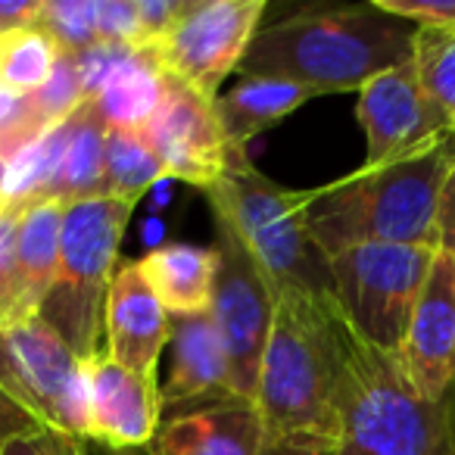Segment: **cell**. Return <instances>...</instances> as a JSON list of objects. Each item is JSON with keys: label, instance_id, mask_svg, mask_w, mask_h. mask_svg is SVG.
I'll use <instances>...</instances> for the list:
<instances>
[{"label": "cell", "instance_id": "cell-1", "mask_svg": "<svg viewBox=\"0 0 455 455\" xmlns=\"http://www.w3.org/2000/svg\"><path fill=\"white\" fill-rule=\"evenodd\" d=\"M455 169V132L405 153L306 190V225L324 256L365 243L440 247V196Z\"/></svg>", "mask_w": 455, "mask_h": 455}, {"label": "cell", "instance_id": "cell-2", "mask_svg": "<svg viewBox=\"0 0 455 455\" xmlns=\"http://www.w3.org/2000/svg\"><path fill=\"white\" fill-rule=\"evenodd\" d=\"M415 32L378 4L299 13L256 32L241 76L284 78L318 94L362 91L380 72L411 63Z\"/></svg>", "mask_w": 455, "mask_h": 455}, {"label": "cell", "instance_id": "cell-3", "mask_svg": "<svg viewBox=\"0 0 455 455\" xmlns=\"http://www.w3.org/2000/svg\"><path fill=\"white\" fill-rule=\"evenodd\" d=\"M347 359L349 324L334 297L278 291L253 399L266 436L309 434L334 440Z\"/></svg>", "mask_w": 455, "mask_h": 455}, {"label": "cell", "instance_id": "cell-4", "mask_svg": "<svg viewBox=\"0 0 455 455\" xmlns=\"http://www.w3.org/2000/svg\"><path fill=\"white\" fill-rule=\"evenodd\" d=\"M206 196L215 221L247 247L275 291L331 297L328 256L306 225V190L281 188L250 163L247 150H235Z\"/></svg>", "mask_w": 455, "mask_h": 455}, {"label": "cell", "instance_id": "cell-5", "mask_svg": "<svg viewBox=\"0 0 455 455\" xmlns=\"http://www.w3.org/2000/svg\"><path fill=\"white\" fill-rule=\"evenodd\" d=\"M334 455H449L443 405L424 399L387 355L353 334Z\"/></svg>", "mask_w": 455, "mask_h": 455}, {"label": "cell", "instance_id": "cell-6", "mask_svg": "<svg viewBox=\"0 0 455 455\" xmlns=\"http://www.w3.org/2000/svg\"><path fill=\"white\" fill-rule=\"evenodd\" d=\"M132 209V203L116 196L66 203L57 278L38 315L82 362L103 353L109 281Z\"/></svg>", "mask_w": 455, "mask_h": 455}, {"label": "cell", "instance_id": "cell-7", "mask_svg": "<svg viewBox=\"0 0 455 455\" xmlns=\"http://www.w3.org/2000/svg\"><path fill=\"white\" fill-rule=\"evenodd\" d=\"M440 247L365 243L328 256L331 297L355 337L396 355Z\"/></svg>", "mask_w": 455, "mask_h": 455}, {"label": "cell", "instance_id": "cell-8", "mask_svg": "<svg viewBox=\"0 0 455 455\" xmlns=\"http://www.w3.org/2000/svg\"><path fill=\"white\" fill-rule=\"evenodd\" d=\"M0 387L44 427L91 440V368L41 315L0 322Z\"/></svg>", "mask_w": 455, "mask_h": 455}, {"label": "cell", "instance_id": "cell-9", "mask_svg": "<svg viewBox=\"0 0 455 455\" xmlns=\"http://www.w3.org/2000/svg\"><path fill=\"white\" fill-rule=\"evenodd\" d=\"M212 247L219 253V272H215L209 312H212L228 355L231 393L253 403L259 390L262 355H266V343L272 334L278 291L259 262L221 221H215Z\"/></svg>", "mask_w": 455, "mask_h": 455}, {"label": "cell", "instance_id": "cell-10", "mask_svg": "<svg viewBox=\"0 0 455 455\" xmlns=\"http://www.w3.org/2000/svg\"><path fill=\"white\" fill-rule=\"evenodd\" d=\"M262 13L266 0H188L181 20L147 51L169 78L215 100L228 72L241 69Z\"/></svg>", "mask_w": 455, "mask_h": 455}, {"label": "cell", "instance_id": "cell-11", "mask_svg": "<svg viewBox=\"0 0 455 455\" xmlns=\"http://www.w3.org/2000/svg\"><path fill=\"white\" fill-rule=\"evenodd\" d=\"M140 138L159 159L165 178H178L200 190H209L228 169L235 147L221 132L215 100L190 91L188 84L165 76V100Z\"/></svg>", "mask_w": 455, "mask_h": 455}, {"label": "cell", "instance_id": "cell-12", "mask_svg": "<svg viewBox=\"0 0 455 455\" xmlns=\"http://www.w3.org/2000/svg\"><path fill=\"white\" fill-rule=\"evenodd\" d=\"M359 122L365 132V169L403 159L449 132L424 97L411 63L380 72L359 91Z\"/></svg>", "mask_w": 455, "mask_h": 455}, {"label": "cell", "instance_id": "cell-13", "mask_svg": "<svg viewBox=\"0 0 455 455\" xmlns=\"http://www.w3.org/2000/svg\"><path fill=\"white\" fill-rule=\"evenodd\" d=\"M396 362L424 399L440 403L455 374V259L443 250L434 256Z\"/></svg>", "mask_w": 455, "mask_h": 455}, {"label": "cell", "instance_id": "cell-14", "mask_svg": "<svg viewBox=\"0 0 455 455\" xmlns=\"http://www.w3.org/2000/svg\"><path fill=\"white\" fill-rule=\"evenodd\" d=\"M172 315L147 278L138 259L116 266L107 297V349L103 353L119 365L132 368L147 380H156V365L169 347Z\"/></svg>", "mask_w": 455, "mask_h": 455}, {"label": "cell", "instance_id": "cell-15", "mask_svg": "<svg viewBox=\"0 0 455 455\" xmlns=\"http://www.w3.org/2000/svg\"><path fill=\"white\" fill-rule=\"evenodd\" d=\"M91 368V440L116 449L150 446L159 430V384L100 353Z\"/></svg>", "mask_w": 455, "mask_h": 455}, {"label": "cell", "instance_id": "cell-16", "mask_svg": "<svg viewBox=\"0 0 455 455\" xmlns=\"http://www.w3.org/2000/svg\"><path fill=\"white\" fill-rule=\"evenodd\" d=\"M169 368L165 384L159 390L163 409H178L203 399V405L237 399L231 393V374H228V355L221 347L219 328L212 312L196 315H172L169 334Z\"/></svg>", "mask_w": 455, "mask_h": 455}, {"label": "cell", "instance_id": "cell-17", "mask_svg": "<svg viewBox=\"0 0 455 455\" xmlns=\"http://www.w3.org/2000/svg\"><path fill=\"white\" fill-rule=\"evenodd\" d=\"M266 440V424L247 399L200 405L159 424L153 455H256Z\"/></svg>", "mask_w": 455, "mask_h": 455}, {"label": "cell", "instance_id": "cell-18", "mask_svg": "<svg viewBox=\"0 0 455 455\" xmlns=\"http://www.w3.org/2000/svg\"><path fill=\"white\" fill-rule=\"evenodd\" d=\"M315 97L322 94L297 82L243 76L228 94L215 97V113H219L228 144L235 147V150H247L250 138L268 132L272 125H278L281 119L297 113L303 103L315 100Z\"/></svg>", "mask_w": 455, "mask_h": 455}, {"label": "cell", "instance_id": "cell-19", "mask_svg": "<svg viewBox=\"0 0 455 455\" xmlns=\"http://www.w3.org/2000/svg\"><path fill=\"white\" fill-rule=\"evenodd\" d=\"M138 266L169 315L209 312L215 272H219L215 247L165 243V247L147 253L144 259H138Z\"/></svg>", "mask_w": 455, "mask_h": 455}, {"label": "cell", "instance_id": "cell-20", "mask_svg": "<svg viewBox=\"0 0 455 455\" xmlns=\"http://www.w3.org/2000/svg\"><path fill=\"white\" fill-rule=\"evenodd\" d=\"M63 200L28 203L20 212L16 228V256H20L22 299L32 315H38L47 293L57 278L60 266V237H63Z\"/></svg>", "mask_w": 455, "mask_h": 455}, {"label": "cell", "instance_id": "cell-21", "mask_svg": "<svg viewBox=\"0 0 455 455\" xmlns=\"http://www.w3.org/2000/svg\"><path fill=\"white\" fill-rule=\"evenodd\" d=\"M165 100V72L156 66L153 53L144 47L138 60L119 69L100 94L94 97V107L107 128L113 132H140L156 116Z\"/></svg>", "mask_w": 455, "mask_h": 455}, {"label": "cell", "instance_id": "cell-22", "mask_svg": "<svg viewBox=\"0 0 455 455\" xmlns=\"http://www.w3.org/2000/svg\"><path fill=\"white\" fill-rule=\"evenodd\" d=\"M107 122L100 119L94 100L82 103L69 116V134H66V156L60 172L53 200L76 203L107 194V169H103V147H107Z\"/></svg>", "mask_w": 455, "mask_h": 455}, {"label": "cell", "instance_id": "cell-23", "mask_svg": "<svg viewBox=\"0 0 455 455\" xmlns=\"http://www.w3.org/2000/svg\"><path fill=\"white\" fill-rule=\"evenodd\" d=\"M66 134H69V119L63 125L51 128L41 134L28 150H22L7 165V184H4V196L0 206H16L26 209L28 203L53 200L60 172H63L66 156Z\"/></svg>", "mask_w": 455, "mask_h": 455}, {"label": "cell", "instance_id": "cell-24", "mask_svg": "<svg viewBox=\"0 0 455 455\" xmlns=\"http://www.w3.org/2000/svg\"><path fill=\"white\" fill-rule=\"evenodd\" d=\"M60 57L57 41L38 22L10 28L0 35V84L16 94H35L53 76Z\"/></svg>", "mask_w": 455, "mask_h": 455}, {"label": "cell", "instance_id": "cell-25", "mask_svg": "<svg viewBox=\"0 0 455 455\" xmlns=\"http://www.w3.org/2000/svg\"><path fill=\"white\" fill-rule=\"evenodd\" d=\"M411 66L427 103L455 132V28H418Z\"/></svg>", "mask_w": 455, "mask_h": 455}, {"label": "cell", "instance_id": "cell-26", "mask_svg": "<svg viewBox=\"0 0 455 455\" xmlns=\"http://www.w3.org/2000/svg\"><path fill=\"white\" fill-rule=\"evenodd\" d=\"M103 169H107V194L116 200L138 203L159 178H165L159 159L140 138V132H107L103 147Z\"/></svg>", "mask_w": 455, "mask_h": 455}, {"label": "cell", "instance_id": "cell-27", "mask_svg": "<svg viewBox=\"0 0 455 455\" xmlns=\"http://www.w3.org/2000/svg\"><path fill=\"white\" fill-rule=\"evenodd\" d=\"M38 26L57 41L60 53H69V57H78V53L100 44V38H97V0H44Z\"/></svg>", "mask_w": 455, "mask_h": 455}, {"label": "cell", "instance_id": "cell-28", "mask_svg": "<svg viewBox=\"0 0 455 455\" xmlns=\"http://www.w3.org/2000/svg\"><path fill=\"white\" fill-rule=\"evenodd\" d=\"M28 103L32 109L41 116L47 128H57L76 113L82 103H88L84 97V84H82V76H78V66H76V57L63 53L53 69V76L47 78L44 88H38L35 94H28Z\"/></svg>", "mask_w": 455, "mask_h": 455}, {"label": "cell", "instance_id": "cell-29", "mask_svg": "<svg viewBox=\"0 0 455 455\" xmlns=\"http://www.w3.org/2000/svg\"><path fill=\"white\" fill-rule=\"evenodd\" d=\"M16 206H0V322H16L32 312L26 309L20 281V256H16V228H20Z\"/></svg>", "mask_w": 455, "mask_h": 455}, {"label": "cell", "instance_id": "cell-30", "mask_svg": "<svg viewBox=\"0 0 455 455\" xmlns=\"http://www.w3.org/2000/svg\"><path fill=\"white\" fill-rule=\"evenodd\" d=\"M144 53V47H134V44H94L91 51L78 53L76 66H78V76H82L84 84V97L94 100L100 94V88L116 76L119 69H125L132 60H138Z\"/></svg>", "mask_w": 455, "mask_h": 455}, {"label": "cell", "instance_id": "cell-31", "mask_svg": "<svg viewBox=\"0 0 455 455\" xmlns=\"http://www.w3.org/2000/svg\"><path fill=\"white\" fill-rule=\"evenodd\" d=\"M97 38L103 44L140 47L138 0H97Z\"/></svg>", "mask_w": 455, "mask_h": 455}, {"label": "cell", "instance_id": "cell-32", "mask_svg": "<svg viewBox=\"0 0 455 455\" xmlns=\"http://www.w3.org/2000/svg\"><path fill=\"white\" fill-rule=\"evenodd\" d=\"M390 16L415 28H455V0H374Z\"/></svg>", "mask_w": 455, "mask_h": 455}, {"label": "cell", "instance_id": "cell-33", "mask_svg": "<svg viewBox=\"0 0 455 455\" xmlns=\"http://www.w3.org/2000/svg\"><path fill=\"white\" fill-rule=\"evenodd\" d=\"M4 455H84V440L53 427H38L32 434L16 436L4 449Z\"/></svg>", "mask_w": 455, "mask_h": 455}, {"label": "cell", "instance_id": "cell-34", "mask_svg": "<svg viewBox=\"0 0 455 455\" xmlns=\"http://www.w3.org/2000/svg\"><path fill=\"white\" fill-rule=\"evenodd\" d=\"M188 0H138L140 47H153L178 20H181Z\"/></svg>", "mask_w": 455, "mask_h": 455}, {"label": "cell", "instance_id": "cell-35", "mask_svg": "<svg viewBox=\"0 0 455 455\" xmlns=\"http://www.w3.org/2000/svg\"><path fill=\"white\" fill-rule=\"evenodd\" d=\"M38 427H44V424L0 387V455H4V449H7L16 436L32 434V430H38Z\"/></svg>", "mask_w": 455, "mask_h": 455}, {"label": "cell", "instance_id": "cell-36", "mask_svg": "<svg viewBox=\"0 0 455 455\" xmlns=\"http://www.w3.org/2000/svg\"><path fill=\"white\" fill-rule=\"evenodd\" d=\"M256 455H334V440L309 434L266 436Z\"/></svg>", "mask_w": 455, "mask_h": 455}, {"label": "cell", "instance_id": "cell-37", "mask_svg": "<svg viewBox=\"0 0 455 455\" xmlns=\"http://www.w3.org/2000/svg\"><path fill=\"white\" fill-rule=\"evenodd\" d=\"M436 225H440V250L455 259V169L449 172L446 188H443L440 219H436Z\"/></svg>", "mask_w": 455, "mask_h": 455}, {"label": "cell", "instance_id": "cell-38", "mask_svg": "<svg viewBox=\"0 0 455 455\" xmlns=\"http://www.w3.org/2000/svg\"><path fill=\"white\" fill-rule=\"evenodd\" d=\"M41 7H44V0H28V4H16V0H0V35L10 32V28L32 26V22H38Z\"/></svg>", "mask_w": 455, "mask_h": 455}, {"label": "cell", "instance_id": "cell-39", "mask_svg": "<svg viewBox=\"0 0 455 455\" xmlns=\"http://www.w3.org/2000/svg\"><path fill=\"white\" fill-rule=\"evenodd\" d=\"M443 405V421H446V436H449V455H455V374L449 380L446 393L440 399Z\"/></svg>", "mask_w": 455, "mask_h": 455}, {"label": "cell", "instance_id": "cell-40", "mask_svg": "<svg viewBox=\"0 0 455 455\" xmlns=\"http://www.w3.org/2000/svg\"><path fill=\"white\" fill-rule=\"evenodd\" d=\"M84 455H153V446H128V449H116V446H107V443L84 440Z\"/></svg>", "mask_w": 455, "mask_h": 455}]
</instances>
